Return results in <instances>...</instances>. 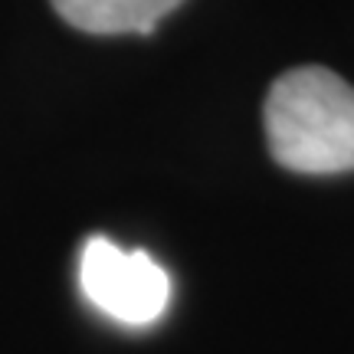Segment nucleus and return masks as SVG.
<instances>
[{
    "label": "nucleus",
    "instance_id": "nucleus-1",
    "mask_svg": "<svg viewBox=\"0 0 354 354\" xmlns=\"http://www.w3.org/2000/svg\"><path fill=\"white\" fill-rule=\"evenodd\" d=\"M266 141L295 174L354 171V86L325 66H299L266 95Z\"/></svg>",
    "mask_w": 354,
    "mask_h": 354
},
{
    "label": "nucleus",
    "instance_id": "nucleus-2",
    "mask_svg": "<svg viewBox=\"0 0 354 354\" xmlns=\"http://www.w3.org/2000/svg\"><path fill=\"white\" fill-rule=\"evenodd\" d=\"M79 289L102 315L131 328L154 325L171 302V276L145 250L88 236L79 253Z\"/></svg>",
    "mask_w": 354,
    "mask_h": 354
},
{
    "label": "nucleus",
    "instance_id": "nucleus-3",
    "mask_svg": "<svg viewBox=\"0 0 354 354\" xmlns=\"http://www.w3.org/2000/svg\"><path fill=\"white\" fill-rule=\"evenodd\" d=\"M184 0H53L56 13L82 33H141L151 37L154 26Z\"/></svg>",
    "mask_w": 354,
    "mask_h": 354
}]
</instances>
